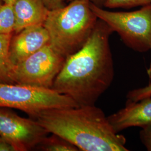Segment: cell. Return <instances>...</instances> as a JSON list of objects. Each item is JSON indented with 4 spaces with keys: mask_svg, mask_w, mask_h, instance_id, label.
Here are the masks:
<instances>
[{
    "mask_svg": "<svg viewBox=\"0 0 151 151\" xmlns=\"http://www.w3.org/2000/svg\"><path fill=\"white\" fill-rule=\"evenodd\" d=\"M48 132L32 118H24L0 108V137L9 142L15 151L35 149Z\"/></svg>",
    "mask_w": 151,
    "mask_h": 151,
    "instance_id": "cell-7",
    "label": "cell"
},
{
    "mask_svg": "<svg viewBox=\"0 0 151 151\" xmlns=\"http://www.w3.org/2000/svg\"><path fill=\"white\" fill-rule=\"evenodd\" d=\"M151 5V0H106L104 6L108 9L132 8Z\"/></svg>",
    "mask_w": 151,
    "mask_h": 151,
    "instance_id": "cell-14",
    "label": "cell"
},
{
    "mask_svg": "<svg viewBox=\"0 0 151 151\" xmlns=\"http://www.w3.org/2000/svg\"><path fill=\"white\" fill-rule=\"evenodd\" d=\"M90 5L98 19L117 32L127 47L141 53L151 52V5L133 11H112ZM147 72L151 79V61Z\"/></svg>",
    "mask_w": 151,
    "mask_h": 151,
    "instance_id": "cell-4",
    "label": "cell"
},
{
    "mask_svg": "<svg viewBox=\"0 0 151 151\" xmlns=\"http://www.w3.org/2000/svg\"><path fill=\"white\" fill-rule=\"evenodd\" d=\"M15 1V0H4V2L0 4V34H11L14 31Z\"/></svg>",
    "mask_w": 151,
    "mask_h": 151,
    "instance_id": "cell-12",
    "label": "cell"
},
{
    "mask_svg": "<svg viewBox=\"0 0 151 151\" xmlns=\"http://www.w3.org/2000/svg\"><path fill=\"white\" fill-rule=\"evenodd\" d=\"M0 151H15L11 144L0 137Z\"/></svg>",
    "mask_w": 151,
    "mask_h": 151,
    "instance_id": "cell-18",
    "label": "cell"
},
{
    "mask_svg": "<svg viewBox=\"0 0 151 151\" xmlns=\"http://www.w3.org/2000/svg\"><path fill=\"white\" fill-rule=\"evenodd\" d=\"M14 7L17 33L31 26L44 25L49 11L42 0H15Z\"/></svg>",
    "mask_w": 151,
    "mask_h": 151,
    "instance_id": "cell-10",
    "label": "cell"
},
{
    "mask_svg": "<svg viewBox=\"0 0 151 151\" xmlns=\"http://www.w3.org/2000/svg\"><path fill=\"white\" fill-rule=\"evenodd\" d=\"M140 139L148 151H151V125L142 128L139 133Z\"/></svg>",
    "mask_w": 151,
    "mask_h": 151,
    "instance_id": "cell-16",
    "label": "cell"
},
{
    "mask_svg": "<svg viewBox=\"0 0 151 151\" xmlns=\"http://www.w3.org/2000/svg\"><path fill=\"white\" fill-rule=\"evenodd\" d=\"M49 10H53L64 6L63 0H42Z\"/></svg>",
    "mask_w": 151,
    "mask_h": 151,
    "instance_id": "cell-17",
    "label": "cell"
},
{
    "mask_svg": "<svg viewBox=\"0 0 151 151\" xmlns=\"http://www.w3.org/2000/svg\"><path fill=\"white\" fill-rule=\"evenodd\" d=\"M49 44L48 32L44 25L31 26L23 29L11 40L9 59L17 65Z\"/></svg>",
    "mask_w": 151,
    "mask_h": 151,
    "instance_id": "cell-8",
    "label": "cell"
},
{
    "mask_svg": "<svg viewBox=\"0 0 151 151\" xmlns=\"http://www.w3.org/2000/svg\"><path fill=\"white\" fill-rule=\"evenodd\" d=\"M113 32L98 19L86 43L66 58L52 88L70 97L78 106L95 105L113 81L114 65L109 43Z\"/></svg>",
    "mask_w": 151,
    "mask_h": 151,
    "instance_id": "cell-1",
    "label": "cell"
},
{
    "mask_svg": "<svg viewBox=\"0 0 151 151\" xmlns=\"http://www.w3.org/2000/svg\"><path fill=\"white\" fill-rule=\"evenodd\" d=\"M151 97V82L146 86L130 90L127 95V101L137 102L147 97Z\"/></svg>",
    "mask_w": 151,
    "mask_h": 151,
    "instance_id": "cell-15",
    "label": "cell"
},
{
    "mask_svg": "<svg viewBox=\"0 0 151 151\" xmlns=\"http://www.w3.org/2000/svg\"><path fill=\"white\" fill-rule=\"evenodd\" d=\"M76 106L71 98L52 88L0 82V108L20 110L32 119L47 110Z\"/></svg>",
    "mask_w": 151,
    "mask_h": 151,
    "instance_id": "cell-5",
    "label": "cell"
},
{
    "mask_svg": "<svg viewBox=\"0 0 151 151\" xmlns=\"http://www.w3.org/2000/svg\"><path fill=\"white\" fill-rule=\"evenodd\" d=\"M34 119L49 134L62 137L79 151H129L126 138L114 130L95 105L47 110Z\"/></svg>",
    "mask_w": 151,
    "mask_h": 151,
    "instance_id": "cell-2",
    "label": "cell"
},
{
    "mask_svg": "<svg viewBox=\"0 0 151 151\" xmlns=\"http://www.w3.org/2000/svg\"><path fill=\"white\" fill-rule=\"evenodd\" d=\"M88 0H73L69 5L49 11L44 23L49 45L68 57L86 43L98 21Z\"/></svg>",
    "mask_w": 151,
    "mask_h": 151,
    "instance_id": "cell-3",
    "label": "cell"
},
{
    "mask_svg": "<svg viewBox=\"0 0 151 151\" xmlns=\"http://www.w3.org/2000/svg\"><path fill=\"white\" fill-rule=\"evenodd\" d=\"M12 37V33L0 34V82L7 83H13L11 73L14 65L9 59Z\"/></svg>",
    "mask_w": 151,
    "mask_h": 151,
    "instance_id": "cell-11",
    "label": "cell"
},
{
    "mask_svg": "<svg viewBox=\"0 0 151 151\" xmlns=\"http://www.w3.org/2000/svg\"><path fill=\"white\" fill-rule=\"evenodd\" d=\"M108 118L118 133L131 127L143 128L151 125V97L137 102L127 101L125 107Z\"/></svg>",
    "mask_w": 151,
    "mask_h": 151,
    "instance_id": "cell-9",
    "label": "cell"
},
{
    "mask_svg": "<svg viewBox=\"0 0 151 151\" xmlns=\"http://www.w3.org/2000/svg\"><path fill=\"white\" fill-rule=\"evenodd\" d=\"M65 59L49 44L13 66L12 83L52 88Z\"/></svg>",
    "mask_w": 151,
    "mask_h": 151,
    "instance_id": "cell-6",
    "label": "cell"
},
{
    "mask_svg": "<svg viewBox=\"0 0 151 151\" xmlns=\"http://www.w3.org/2000/svg\"><path fill=\"white\" fill-rule=\"evenodd\" d=\"M68 1H73V0H68ZM88 1H89L90 2H91L92 4H94L96 5L99 6H101V5H104V3L105 2V1L106 0H88Z\"/></svg>",
    "mask_w": 151,
    "mask_h": 151,
    "instance_id": "cell-19",
    "label": "cell"
},
{
    "mask_svg": "<svg viewBox=\"0 0 151 151\" xmlns=\"http://www.w3.org/2000/svg\"><path fill=\"white\" fill-rule=\"evenodd\" d=\"M35 149L44 151H78L70 142L54 134L47 135Z\"/></svg>",
    "mask_w": 151,
    "mask_h": 151,
    "instance_id": "cell-13",
    "label": "cell"
}]
</instances>
